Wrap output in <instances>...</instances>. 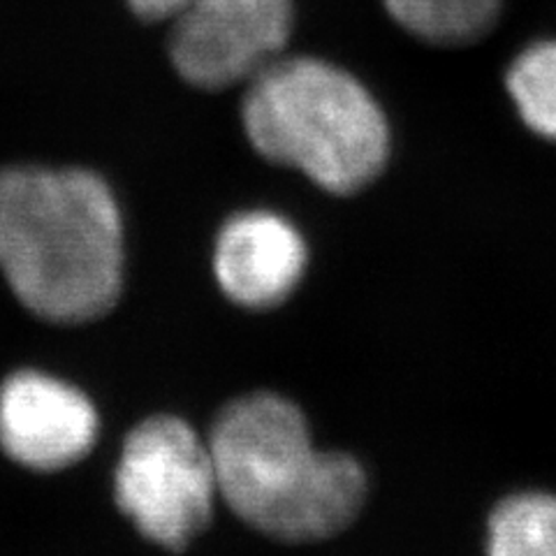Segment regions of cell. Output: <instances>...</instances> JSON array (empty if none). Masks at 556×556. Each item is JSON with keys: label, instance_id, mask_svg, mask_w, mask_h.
Segmentation results:
<instances>
[{"label": "cell", "instance_id": "obj_4", "mask_svg": "<svg viewBox=\"0 0 556 556\" xmlns=\"http://www.w3.org/2000/svg\"><path fill=\"white\" fill-rule=\"evenodd\" d=\"M114 494L147 541L179 552L204 531L220 496L212 450L181 417H147L124 441Z\"/></svg>", "mask_w": 556, "mask_h": 556}, {"label": "cell", "instance_id": "obj_5", "mask_svg": "<svg viewBox=\"0 0 556 556\" xmlns=\"http://www.w3.org/2000/svg\"><path fill=\"white\" fill-rule=\"evenodd\" d=\"M139 20L167 24L169 61L195 89L247 84L283 54L292 0H126Z\"/></svg>", "mask_w": 556, "mask_h": 556}, {"label": "cell", "instance_id": "obj_3", "mask_svg": "<svg viewBox=\"0 0 556 556\" xmlns=\"http://www.w3.org/2000/svg\"><path fill=\"white\" fill-rule=\"evenodd\" d=\"M241 124L269 163L327 193L353 195L390 159V124L353 73L318 56H276L247 81Z\"/></svg>", "mask_w": 556, "mask_h": 556}, {"label": "cell", "instance_id": "obj_7", "mask_svg": "<svg viewBox=\"0 0 556 556\" xmlns=\"http://www.w3.org/2000/svg\"><path fill=\"white\" fill-rule=\"evenodd\" d=\"M306 243L294 225L267 208H251L225 220L214 247L220 290L247 308H271L300 286Z\"/></svg>", "mask_w": 556, "mask_h": 556}, {"label": "cell", "instance_id": "obj_1", "mask_svg": "<svg viewBox=\"0 0 556 556\" xmlns=\"http://www.w3.org/2000/svg\"><path fill=\"white\" fill-rule=\"evenodd\" d=\"M0 271L38 318L89 323L124 286V218L91 169H0Z\"/></svg>", "mask_w": 556, "mask_h": 556}, {"label": "cell", "instance_id": "obj_6", "mask_svg": "<svg viewBox=\"0 0 556 556\" xmlns=\"http://www.w3.org/2000/svg\"><path fill=\"white\" fill-rule=\"evenodd\" d=\"M98 413L89 396L40 371H20L0 388V445L22 466L59 471L91 452Z\"/></svg>", "mask_w": 556, "mask_h": 556}, {"label": "cell", "instance_id": "obj_8", "mask_svg": "<svg viewBox=\"0 0 556 556\" xmlns=\"http://www.w3.org/2000/svg\"><path fill=\"white\" fill-rule=\"evenodd\" d=\"M382 8L413 38L437 47L473 45L501 16V0H382Z\"/></svg>", "mask_w": 556, "mask_h": 556}, {"label": "cell", "instance_id": "obj_2", "mask_svg": "<svg viewBox=\"0 0 556 556\" xmlns=\"http://www.w3.org/2000/svg\"><path fill=\"white\" fill-rule=\"evenodd\" d=\"M218 494L255 531L316 543L348 529L367 501V473L311 441L300 406L253 392L225 406L208 437Z\"/></svg>", "mask_w": 556, "mask_h": 556}, {"label": "cell", "instance_id": "obj_10", "mask_svg": "<svg viewBox=\"0 0 556 556\" xmlns=\"http://www.w3.org/2000/svg\"><path fill=\"white\" fill-rule=\"evenodd\" d=\"M506 86L527 128L556 142V42H535L519 51Z\"/></svg>", "mask_w": 556, "mask_h": 556}, {"label": "cell", "instance_id": "obj_9", "mask_svg": "<svg viewBox=\"0 0 556 556\" xmlns=\"http://www.w3.org/2000/svg\"><path fill=\"white\" fill-rule=\"evenodd\" d=\"M486 556H556V494L503 498L486 525Z\"/></svg>", "mask_w": 556, "mask_h": 556}]
</instances>
